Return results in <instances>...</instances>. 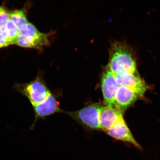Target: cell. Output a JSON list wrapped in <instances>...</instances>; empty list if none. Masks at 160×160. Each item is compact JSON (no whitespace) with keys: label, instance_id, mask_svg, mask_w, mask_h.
<instances>
[{"label":"cell","instance_id":"obj_3","mask_svg":"<svg viewBox=\"0 0 160 160\" xmlns=\"http://www.w3.org/2000/svg\"><path fill=\"white\" fill-rule=\"evenodd\" d=\"M105 104L102 103L92 104L83 108L68 113L72 117L86 127L92 129H101L99 115L100 111Z\"/></svg>","mask_w":160,"mask_h":160},{"label":"cell","instance_id":"obj_10","mask_svg":"<svg viewBox=\"0 0 160 160\" xmlns=\"http://www.w3.org/2000/svg\"><path fill=\"white\" fill-rule=\"evenodd\" d=\"M49 36L42 38L24 37L19 35L17 45L22 47L41 49L49 44Z\"/></svg>","mask_w":160,"mask_h":160},{"label":"cell","instance_id":"obj_1","mask_svg":"<svg viewBox=\"0 0 160 160\" xmlns=\"http://www.w3.org/2000/svg\"><path fill=\"white\" fill-rule=\"evenodd\" d=\"M107 67L115 75L138 72L133 50L125 42L115 41L112 44Z\"/></svg>","mask_w":160,"mask_h":160},{"label":"cell","instance_id":"obj_9","mask_svg":"<svg viewBox=\"0 0 160 160\" xmlns=\"http://www.w3.org/2000/svg\"><path fill=\"white\" fill-rule=\"evenodd\" d=\"M123 119V115L115 108L105 106L100 112L99 120L101 129L105 131L111 128Z\"/></svg>","mask_w":160,"mask_h":160},{"label":"cell","instance_id":"obj_14","mask_svg":"<svg viewBox=\"0 0 160 160\" xmlns=\"http://www.w3.org/2000/svg\"><path fill=\"white\" fill-rule=\"evenodd\" d=\"M10 19V13L3 7L0 6V29L3 28L5 23Z\"/></svg>","mask_w":160,"mask_h":160},{"label":"cell","instance_id":"obj_2","mask_svg":"<svg viewBox=\"0 0 160 160\" xmlns=\"http://www.w3.org/2000/svg\"><path fill=\"white\" fill-rule=\"evenodd\" d=\"M14 89L27 98L32 107L44 101L51 93L45 83L38 78L29 83L17 84Z\"/></svg>","mask_w":160,"mask_h":160},{"label":"cell","instance_id":"obj_4","mask_svg":"<svg viewBox=\"0 0 160 160\" xmlns=\"http://www.w3.org/2000/svg\"><path fill=\"white\" fill-rule=\"evenodd\" d=\"M119 87L115 75L107 66L104 71L101 79L102 90L106 106L116 108L115 98Z\"/></svg>","mask_w":160,"mask_h":160},{"label":"cell","instance_id":"obj_8","mask_svg":"<svg viewBox=\"0 0 160 160\" xmlns=\"http://www.w3.org/2000/svg\"><path fill=\"white\" fill-rule=\"evenodd\" d=\"M105 131L113 138L131 143L138 148L141 149V146L136 141L123 119Z\"/></svg>","mask_w":160,"mask_h":160},{"label":"cell","instance_id":"obj_7","mask_svg":"<svg viewBox=\"0 0 160 160\" xmlns=\"http://www.w3.org/2000/svg\"><path fill=\"white\" fill-rule=\"evenodd\" d=\"M32 107L35 113V120L30 128L32 130L34 128L38 120L44 119L48 116L60 111L57 100L52 93L44 101Z\"/></svg>","mask_w":160,"mask_h":160},{"label":"cell","instance_id":"obj_11","mask_svg":"<svg viewBox=\"0 0 160 160\" xmlns=\"http://www.w3.org/2000/svg\"><path fill=\"white\" fill-rule=\"evenodd\" d=\"M4 31L7 35L9 45L17 44L19 34V29L11 20L9 19L3 28L1 29Z\"/></svg>","mask_w":160,"mask_h":160},{"label":"cell","instance_id":"obj_5","mask_svg":"<svg viewBox=\"0 0 160 160\" xmlns=\"http://www.w3.org/2000/svg\"><path fill=\"white\" fill-rule=\"evenodd\" d=\"M115 77L119 86H124L133 89L141 97L144 95L148 89L147 84L140 77L138 72L134 73L116 75Z\"/></svg>","mask_w":160,"mask_h":160},{"label":"cell","instance_id":"obj_15","mask_svg":"<svg viewBox=\"0 0 160 160\" xmlns=\"http://www.w3.org/2000/svg\"><path fill=\"white\" fill-rule=\"evenodd\" d=\"M9 45L8 38L4 31L0 29V48Z\"/></svg>","mask_w":160,"mask_h":160},{"label":"cell","instance_id":"obj_6","mask_svg":"<svg viewBox=\"0 0 160 160\" xmlns=\"http://www.w3.org/2000/svg\"><path fill=\"white\" fill-rule=\"evenodd\" d=\"M141 97L135 90L124 86H119L115 98V106L122 114L128 108Z\"/></svg>","mask_w":160,"mask_h":160},{"label":"cell","instance_id":"obj_12","mask_svg":"<svg viewBox=\"0 0 160 160\" xmlns=\"http://www.w3.org/2000/svg\"><path fill=\"white\" fill-rule=\"evenodd\" d=\"M47 35V34L41 32L34 25L29 22L19 29V35L24 37L42 38L45 37Z\"/></svg>","mask_w":160,"mask_h":160},{"label":"cell","instance_id":"obj_13","mask_svg":"<svg viewBox=\"0 0 160 160\" xmlns=\"http://www.w3.org/2000/svg\"><path fill=\"white\" fill-rule=\"evenodd\" d=\"M10 19L19 29L28 23L23 11L21 10H16L10 13Z\"/></svg>","mask_w":160,"mask_h":160}]
</instances>
